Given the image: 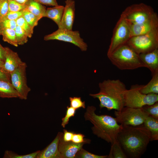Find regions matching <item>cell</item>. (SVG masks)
Here are the masks:
<instances>
[{
  "label": "cell",
  "mask_w": 158,
  "mask_h": 158,
  "mask_svg": "<svg viewBox=\"0 0 158 158\" xmlns=\"http://www.w3.org/2000/svg\"><path fill=\"white\" fill-rule=\"evenodd\" d=\"M151 139L150 132L142 124L122 125L117 141L127 158H139L145 152Z\"/></svg>",
  "instance_id": "cell-1"
},
{
  "label": "cell",
  "mask_w": 158,
  "mask_h": 158,
  "mask_svg": "<svg viewBox=\"0 0 158 158\" xmlns=\"http://www.w3.org/2000/svg\"><path fill=\"white\" fill-rule=\"evenodd\" d=\"M99 86L98 93L89 95L99 100L100 109L119 111L124 107V93L127 89L123 83L119 79H108L99 83Z\"/></svg>",
  "instance_id": "cell-2"
},
{
  "label": "cell",
  "mask_w": 158,
  "mask_h": 158,
  "mask_svg": "<svg viewBox=\"0 0 158 158\" xmlns=\"http://www.w3.org/2000/svg\"><path fill=\"white\" fill-rule=\"evenodd\" d=\"M96 109L94 106H88L84 114L85 120L93 125L91 129L94 134L111 145L117 141L122 125L110 116L97 115L95 113Z\"/></svg>",
  "instance_id": "cell-3"
},
{
  "label": "cell",
  "mask_w": 158,
  "mask_h": 158,
  "mask_svg": "<svg viewBox=\"0 0 158 158\" xmlns=\"http://www.w3.org/2000/svg\"><path fill=\"white\" fill-rule=\"evenodd\" d=\"M107 56L112 63L121 70L146 67L139 54L126 44L117 48Z\"/></svg>",
  "instance_id": "cell-4"
},
{
  "label": "cell",
  "mask_w": 158,
  "mask_h": 158,
  "mask_svg": "<svg viewBox=\"0 0 158 158\" xmlns=\"http://www.w3.org/2000/svg\"><path fill=\"white\" fill-rule=\"evenodd\" d=\"M141 85H132L124 93V107L134 108H142L146 106L158 102V95L150 93L142 94L140 91Z\"/></svg>",
  "instance_id": "cell-5"
},
{
  "label": "cell",
  "mask_w": 158,
  "mask_h": 158,
  "mask_svg": "<svg viewBox=\"0 0 158 158\" xmlns=\"http://www.w3.org/2000/svg\"><path fill=\"white\" fill-rule=\"evenodd\" d=\"M126 44L138 54L158 48V28L145 34L132 36Z\"/></svg>",
  "instance_id": "cell-6"
},
{
  "label": "cell",
  "mask_w": 158,
  "mask_h": 158,
  "mask_svg": "<svg viewBox=\"0 0 158 158\" xmlns=\"http://www.w3.org/2000/svg\"><path fill=\"white\" fill-rule=\"evenodd\" d=\"M155 13L152 7L142 3L128 6L121 16L130 25L146 22L150 19Z\"/></svg>",
  "instance_id": "cell-7"
},
{
  "label": "cell",
  "mask_w": 158,
  "mask_h": 158,
  "mask_svg": "<svg viewBox=\"0 0 158 158\" xmlns=\"http://www.w3.org/2000/svg\"><path fill=\"white\" fill-rule=\"evenodd\" d=\"M114 114L117 122L123 126H135L142 124L149 116L142 108L126 107L119 111L115 110Z\"/></svg>",
  "instance_id": "cell-8"
},
{
  "label": "cell",
  "mask_w": 158,
  "mask_h": 158,
  "mask_svg": "<svg viewBox=\"0 0 158 158\" xmlns=\"http://www.w3.org/2000/svg\"><path fill=\"white\" fill-rule=\"evenodd\" d=\"M130 37L129 26L125 19L121 16L114 29L107 56L118 47L126 44Z\"/></svg>",
  "instance_id": "cell-9"
},
{
  "label": "cell",
  "mask_w": 158,
  "mask_h": 158,
  "mask_svg": "<svg viewBox=\"0 0 158 158\" xmlns=\"http://www.w3.org/2000/svg\"><path fill=\"white\" fill-rule=\"evenodd\" d=\"M44 40H56L71 43L79 47L82 51H86L87 45L80 36L78 31L65 29H58L52 33L45 35Z\"/></svg>",
  "instance_id": "cell-10"
},
{
  "label": "cell",
  "mask_w": 158,
  "mask_h": 158,
  "mask_svg": "<svg viewBox=\"0 0 158 158\" xmlns=\"http://www.w3.org/2000/svg\"><path fill=\"white\" fill-rule=\"evenodd\" d=\"M27 66L25 62L17 68L10 73L11 83L18 94V98L23 100L27 99L30 88L27 84L26 68Z\"/></svg>",
  "instance_id": "cell-11"
},
{
  "label": "cell",
  "mask_w": 158,
  "mask_h": 158,
  "mask_svg": "<svg viewBox=\"0 0 158 158\" xmlns=\"http://www.w3.org/2000/svg\"><path fill=\"white\" fill-rule=\"evenodd\" d=\"M129 25L130 28L131 37L147 33L158 28L157 14L155 13L150 19L142 23Z\"/></svg>",
  "instance_id": "cell-12"
},
{
  "label": "cell",
  "mask_w": 158,
  "mask_h": 158,
  "mask_svg": "<svg viewBox=\"0 0 158 158\" xmlns=\"http://www.w3.org/2000/svg\"><path fill=\"white\" fill-rule=\"evenodd\" d=\"M65 2L64 11L58 28L72 30L75 17V1L66 0Z\"/></svg>",
  "instance_id": "cell-13"
},
{
  "label": "cell",
  "mask_w": 158,
  "mask_h": 158,
  "mask_svg": "<svg viewBox=\"0 0 158 158\" xmlns=\"http://www.w3.org/2000/svg\"><path fill=\"white\" fill-rule=\"evenodd\" d=\"M62 134L58 144V149L62 158H74L76 153L83 148V145L87 143L84 142L75 143L72 141L66 142L63 138Z\"/></svg>",
  "instance_id": "cell-14"
},
{
  "label": "cell",
  "mask_w": 158,
  "mask_h": 158,
  "mask_svg": "<svg viewBox=\"0 0 158 158\" xmlns=\"http://www.w3.org/2000/svg\"><path fill=\"white\" fill-rule=\"evenodd\" d=\"M5 60L2 69L6 73L10 75L17 68L23 64V62L18 54L8 47H5Z\"/></svg>",
  "instance_id": "cell-15"
},
{
  "label": "cell",
  "mask_w": 158,
  "mask_h": 158,
  "mask_svg": "<svg viewBox=\"0 0 158 158\" xmlns=\"http://www.w3.org/2000/svg\"><path fill=\"white\" fill-rule=\"evenodd\" d=\"M62 133L59 132L53 141L44 150L39 151L35 158H62L58 144Z\"/></svg>",
  "instance_id": "cell-16"
},
{
  "label": "cell",
  "mask_w": 158,
  "mask_h": 158,
  "mask_svg": "<svg viewBox=\"0 0 158 158\" xmlns=\"http://www.w3.org/2000/svg\"><path fill=\"white\" fill-rule=\"evenodd\" d=\"M141 61L152 75L158 72V48L147 53L139 54Z\"/></svg>",
  "instance_id": "cell-17"
},
{
  "label": "cell",
  "mask_w": 158,
  "mask_h": 158,
  "mask_svg": "<svg viewBox=\"0 0 158 158\" xmlns=\"http://www.w3.org/2000/svg\"><path fill=\"white\" fill-rule=\"evenodd\" d=\"M64 6L59 5L46 9L44 17L53 20L59 27L63 16Z\"/></svg>",
  "instance_id": "cell-18"
},
{
  "label": "cell",
  "mask_w": 158,
  "mask_h": 158,
  "mask_svg": "<svg viewBox=\"0 0 158 158\" xmlns=\"http://www.w3.org/2000/svg\"><path fill=\"white\" fill-rule=\"evenodd\" d=\"M0 97L8 98H18L19 96L11 82L0 79Z\"/></svg>",
  "instance_id": "cell-19"
},
{
  "label": "cell",
  "mask_w": 158,
  "mask_h": 158,
  "mask_svg": "<svg viewBox=\"0 0 158 158\" xmlns=\"http://www.w3.org/2000/svg\"><path fill=\"white\" fill-rule=\"evenodd\" d=\"M26 4L25 10L41 18L44 17L46 8L43 5L34 0H29Z\"/></svg>",
  "instance_id": "cell-20"
},
{
  "label": "cell",
  "mask_w": 158,
  "mask_h": 158,
  "mask_svg": "<svg viewBox=\"0 0 158 158\" xmlns=\"http://www.w3.org/2000/svg\"><path fill=\"white\" fill-rule=\"evenodd\" d=\"M143 124L150 132L151 141L158 140V119L148 116Z\"/></svg>",
  "instance_id": "cell-21"
},
{
  "label": "cell",
  "mask_w": 158,
  "mask_h": 158,
  "mask_svg": "<svg viewBox=\"0 0 158 158\" xmlns=\"http://www.w3.org/2000/svg\"><path fill=\"white\" fill-rule=\"evenodd\" d=\"M152 75V78L145 85H141L140 91L143 94H158V72Z\"/></svg>",
  "instance_id": "cell-22"
},
{
  "label": "cell",
  "mask_w": 158,
  "mask_h": 158,
  "mask_svg": "<svg viewBox=\"0 0 158 158\" xmlns=\"http://www.w3.org/2000/svg\"><path fill=\"white\" fill-rule=\"evenodd\" d=\"M1 35L2 36L4 41L16 47L18 46L14 30L7 28L2 29Z\"/></svg>",
  "instance_id": "cell-23"
},
{
  "label": "cell",
  "mask_w": 158,
  "mask_h": 158,
  "mask_svg": "<svg viewBox=\"0 0 158 158\" xmlns=\"http://www.w3.org/2000/svg\"><path fill=\"white\" fill-rule=\"evenodd\" d=\"M108 158H127L126 155L116 141L111 145V148Z\"/></svg>",
  "instance_id": "cell-24"
},
{
  "label": "cell",
  "mask_w": 158,
  "mask_h": 158,
  "mask_svg": "<svg viewBox=\"0 0 158 158\" xmlns=\"http://www.w3.org/2000/svg\"><path fill=\"white\" fill-rule=\"evenodd\" d=\"M16 21L17 25L20 26L23 29L28 38H31L33 33V29L29 25L23 16L17 19Z\"/></svg>",
  "instance_id": "cell-25"
},
{
  "label": "cell",
  "mask_w": 158,
  "mask_h": 158,
  "mask_svg": "<svg viewBox=\"0 0 158 158\" xmlns=\"http://www.w3.org/2000/svg\"><path fill=\"white\" fill-rule=\"evenodd\" d=\"M23 16L29 25L33 29L37 25L38 21L41 19L25 10Z\"/></svg>",
  "instance_id": "cell-26"
},
{
  "label": "cell",
  "mask_w": 158,
  "mask_h": 158,
  "mask_svg": "<svg viewBox=\"0 0 158 158\" xmlns=\"http://www.w3.org/2000/svg\"><path fill=\"white\" fill-rule=\"evenodd\" d=\"M16 38L18 45H22L26 43L28 37L25 32L20 26L17 25L15 28Z\"/></svg>",
  "instance_id": "cell-27"
},
{
  "label": "cell",
  "mask_w": 158,
  "mask_h": 158,
  "mask_svg": "<svg viewBox=\"0 0 158 158\" xmlns=\"http://www.w3.org/2000/svg\"><path fill=\"white\" fill-rule=\"evenodd\" d=\"M40 150L33 153L23 155H18L11 151L6 150L5 152L4 158H35Z\"/></svg>",
  "instance_id": "cell-28"
},
{
  "label": "cell",
  "mask_w": 158,
  "mask_h": 158,
  "mask_svg": "<svg viewBox=\"0 0 158 158\" xmlns=\"http://www.w3.org/2000/svg\"><path fill=\"white\" fill-rule=\"evenodd\" d=\"M142 108L149 116L158 119V102L152 105L145 106Z\"/></svg>",
  "instance_id": "cell-29"
},
{
  "label": "cell",
  "mask_w": 158,
  "mask_h": 158,
  "mask_svg": "<svg viewBox=\"0 0 158 158\" xmlns=\"http://www.w3.org/2000/svg\"><path fill=\"white\" fill-rule=\"evenodd\" d=\"M107 155H99L92 154L85 150L83 148L76 153L75 158H107Z\"/></svg>",
  "instance_id": "cell-30"
},
{
  "label": "cell",
  "mask_w": 158,
  "mask_h": 158,
  "mask_svg": "<svg viewBox=\"0 0 158 158\" xmlns=\"http://www.w3.org/2000/svg\"><path fill=\"white\" fill-rule=\"evenodd\" d=\"M8 11H19L25 10L26 4H20L14 0H8Z\"/></svg>",
  "instance_id": "cell-31"
},
{
  "label": "cell",
  "mask_w": 158,
  "mask_h": 158,
  "mask_svg": "<svg viewBox=\"0 0 158 158\" xmlns=\"http://www.w3.org/2000/svg\"><path fill=\"white\" fill-rule=\"evenodd\" d=\"M76 110V109L71 107L68 106L67 107L66 115L62 118L61 125L63 128H65L66 126L68 124L69 118L74 116Z\"/></svg>",
  "instance_id": "cell-32"
},
{
  "label": "cell",
  "mask_w": 158,
  "mask_h": 158,
  "mask_svg": "<svg viewBox=\"0 0 158 158\" xmlns=\"http://www.w3.org/2000/svg\"><path fill=\"white\" fill-rule=\"evenodd\" d=\"M70 102V107L75 109L82 108H85V102H82L80 97H70L69 98Z\"/></svg>",
  "instance_id": "cell-33"
},
{
  "label": "cell",
  "mask_w": 158,
  "mask_h": 158,
  "mask_svg": "<svg viewBox=\"0 0 158 158\" xmlns=\"http://www.w3.org/2000/svg\"><path fill=\"white\" fill-rule=\"evenodd\" d=\"M0 26L2 29L7 28L15 30L17 25L16 20L4 18L0 21Z\"/></svg>",
  "instance_id": "cell-34"
},
{
  "label": "cell",
  "mask_w": 158,
  "mask_h": 158,
  "mask_svg": "<svg viewBox=\"0 0 158 158\" xmlns=\"http://www.w3.org/2000/svg\"><path fill=\"white\" fill-rule=\"evenodd\" d=\"M8 12V0H0V21L5 18Z\"/></svg>",
  "instance_id": "cell-35"
},
{
  "label": "cell",
  "mask_w": 158,
  "mask_h": 158,
  "mask_svg": "<svg viewBox=\"0 0 158 158\" xmlns=\"http://www.w3.org/2000/svg\"><path fill=\"white\" fill-rule=\"evenodd\" d=\"M85 136L81 133H74L72 137V141L76 143H80L86 142L90 143L91 140L89 139H84Z\"/></svg>",
  "instance_id": "cell-36"
},
{
  "label": "cell",
  "mask_w": 158,
  "mask_h": 158,
  "mask_svg": "<svg viewBox=\"0 0 158 158\" xmlns=\"http://www.w3.org/2000/svg\"><path fill=\"white\" fill-rule=\"evenodd\" d=\"M25 10L16 12L9 11L4 18L16 20L19 17L23 16Z\"/></svg>",
  "instance_id": "cell-37"
},
{
  "label": "cell",
  "mask_w": 158,
  "mask_h": 158,
  "mask_svg": "<svg viewBox=\"0 0 158 158\" xmlns=\"http://www.w3.org/2000/svg\"><path fill=\"white\" fill-rule=\"evenodd\" d=\"M42 5L48 6H55L58 5L56 0H34Z\"/></svg>",
  "instance_id": "cell-38"
},
{
  "label": "cell",
  "mask_w": 158,
  "mask_h": 158,
  "mask_svg": "<svg viewBox=\"0 0 158 158\" xmlns=\"http://www.w3.org/2000/svg\"><path fill=\"white\" fill-rule=\"evenodd\" d=\"M63 140L66 142L71 141L74 133L72 132L68 131L65 129L63 130Z\"/></svg>",
  "instance_id": "cell-39"
},
{
  "label": "cell",
  "mask_w": 158,
  "mask_h": 158,
  "mask_svg": "<svg viewBox=\"0 0 158 158\" xmlns=\"http://www.w3.org/2000/svg\"><path fill=\"white\" fill-rule=\"evenodd\" d=\"M0 79L11 82L10 75L5 73L0 68Z\"/></svg>",
  "instance_id": "cell-40"
},
{
  "label": "cell",
  "mask_w": 158,
  "mask_h": 158,
  "mask_svg": "<svg viewBox=\"0 0 158 158\" xmlns=\"http://www.w3.org/2000/svg\"><path fill=\"white\" fill-rule=\"evenodd\" d=\"M6 50L5 48L0 44V60L4 62L5 60Z\"/></svg>",
  "instance_id": "cell-41"
},
{
  "label": "cell",
  "mask_w": 158,
  "mask_h": 158,
  "mask_svg": "<svg viewBox=\"0 0 158 158\" xmlns=\"http://www.w3.org/2000/svg\"><path fill=\"white\" fill-rule=\"evenodd\" d=\"M17 2L22 4H25L29 0H14Z\"/></svg>",
  "instance_id": "cell-42"
},
{
  "label": "cell",
  "mask_w": 158,
  "mask_h": 158,
  "mask_svg": "<svg viewBox=\"0 0 158 158\" xmlns=\"http://www.w3.org/2000/svg\"><path fill=\"white\" fill-rule=\"evenodd\" d=\"M4 62L0 60V68H2L4 65Z\"/></svg>",
  "instance_id": "cell-43"
},
{
  "label": "cell",
  "mask_w": 158,
  "mask_h": 158,
  "mask_svg": "<svg viewBox=\"0 0 158 158\" xmlns=\"http://www.w3.org/2000/svg\"><path fill=\"white\" fill-rule=\"evenodd\" d=\"M2 29L0 26V35H1Z\"/></svg>",
  "instance_id": "cell-44"
}]
</instances>
